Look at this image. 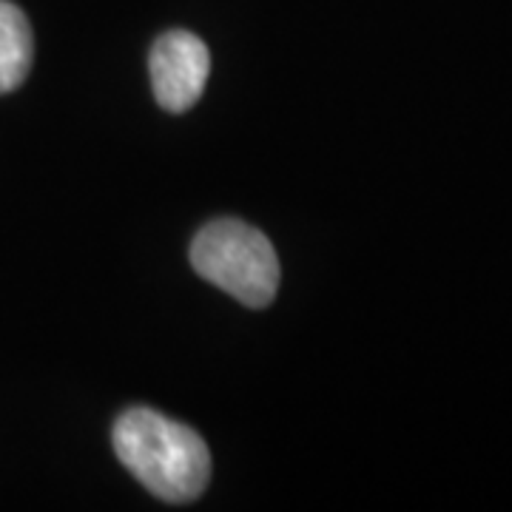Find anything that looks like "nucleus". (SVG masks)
Masks as SVG:
<instances>
[{"label":"nucleus","mask_w":512,"mask_h":512,"mask_svg":"<svg viewBox=\"0 0 512 512\" xmlns=\"http://www.w3.org/2000/svg\"><path fill=\"white\" fill-rule=\"evenodd\" d=\"M114 450L134 478L163 501H194L208 487L211 453L200 433L157 410H126L114 424Z\"/></svg>","instance_id":"obj_1"},{"label":"nucleus","mask_w":512,"mask_h":512,"mask_svg":"<svg viewBox=\"0 0 512 512\" xmlns=\"http://www.w3.org/2000/svg\"><path fill=\"white\" fill-rule=\"evenodd\" d=\"M191 262L202 279L248 308L271 305L279 291V256L271 239L239 220L205 225L191 245Z\"/></svg>","instance_id":"obj_2"},{"label":"nucleus","mask_w":512,"mask_h":512,"mask_svg":"<svg viewBox=\"0 0 512 512\" xmlns=\"http://www.w3.org/2000/svg\"><path fill=\"white\" fill-rule=\"evenodd\" d=\"M211 74V55L200 37L174 29L151 49V83L165 111H188L205 92Z\"/></svg>","instance_id":"obj_3"},{"label":"nucleus","mask_w":512,"mask_h":512,"mask_svg":"<svg viewBox=\"0 0 512 512\" xmlns=\"http://www.w3.org/2000/svg\"><path fill=\"white\" fill-rule=\"evenodd\" d=\"M35 57L32 26L15 3L0 0V94L18 89Z\"/></svg>","instance_id":"obj_4"}]
</instances>
